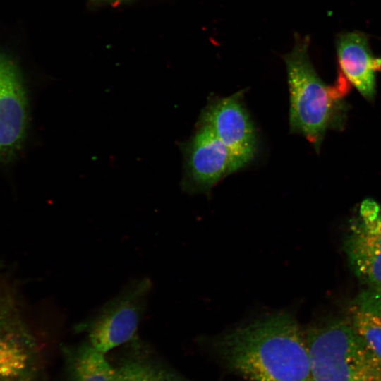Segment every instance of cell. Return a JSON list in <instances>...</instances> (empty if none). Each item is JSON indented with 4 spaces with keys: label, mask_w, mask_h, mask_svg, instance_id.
<instances>
[{
    "label": "cell",
    "mask_w": 381,
    "mask_h": 381,
    "mask_svg": "<svg viewBox=\"0 0 381 381\" xmlns=\"http://www.w3.org/2000/svg\"><path fill=\"white\" fill-rule=\"evenodd\" d=\"M37 346L20 315L0 322V381H36Z\"/></svg>",
    "instance_id": "9"
},
{
    "label": "cell",
    "mask_w": 381,
    "mask_h": 381,
    "mask_svg": "<svg viewBox=\"0 0 381 381\" xmlns=\"http://www.w3.org/2000/svg\"><path fill=\"white\" fill-rule=\"evenodd\" d=\"M66 381H113L116 368L87 341L63 349Z\"/></svg>",
    "instance_id": "11"
},
{
    "label": "cell",
    "mask_w": 381,
    "mask_h": 381,
    "mask_svg": "<svg viewBox=\"0 0 381 381\" xmlns=\"http://www.w3.org/2000/svg\"><path fill=\"white\" fill-rule=\"evenodd\" d=\"M309 45L308 37L296 35L283 59L290 94V131L305 137L318 152L326 132L345 125L348 107L344 97L350 83L340 72L334 85L325 84L310 59Z\"/></svg>",
    "instance_id": "2"
},
{
    "label": "cell",
    "mask_w": 381,
    "mask_h": 381,
    "mask_svg": "<svg viewBox=\"0 0 381 381\" xmlns=\"http://www.w3.org/2000/svg\"><path fill=\"white\" fill-rule=\"evenodd\" d=\"M28 125V105L20 66L0 46V162L8 163L19 153Z\"/></svg>",
    "instance_id": "7"
},
{
    "label": "cell",
    "mask_w": 381,
    "mask_h": 381,
    "mask_svg": "<svg viewBox=\"0 0 381 381\" xmlns=\"http://www.w3.org/2000/svg\"><path fill=\"white\" fill-rule=\"evenodd\" d=\"M381 299V298H380Z\"/></svg>",
    "instance_id": "16"
},
{
    "label": "cell",
    "mask_w": 381,
    "mask_h": 381,
    "mask_svg": "<svg viewBox=\"0 0 381 381\" xmlns=\"http://www.w3.org/2000/svg\"><path fill=\"white\" fill-rule=\"evenodd\" d=\"M349 315L358 334L381 359V299L365 292L351 307Z\"/></svg>",
    "instance_id": "12"
},
{
    "label": "cell",
    "mask_w": 381,
    "mask_h": 381,
    "mask_svg": "<svg viewBox=\"0 0 381 381\" xmlns=\"http://www.w3.org/2000/svg\"><path fill=\"white\" fill-rule=\"evenodd\" d=\"M147 381H186L172 370L152 363V368Z\"/></svg>",
    "instance_id": "15"
},
{
    "label": "cell",
    "mask_w": 381,
    "mask_h": 381,
    "mask_svg": "<svg viewBox=\"0 0 381 381\" xmlns=\"http://www.w3.org/2000/svg\"><path fill=\"white\" fill-rule=\"evenodd\" d=\"M344 250L365 292L381 298V204L371 198L360 204L349 220Z\"/></svg>",
    "instance_id": "5"
},
{
    "label": "cell",
    "mask_w": 381,
    "mask_h": 381,
    "mask_svg": "<svg viewBox=\"0 0 381 381\" xmlns=\"http://www.w3.org/2000/svg\"><path fill=\"white\" fill-rule=\"evenodd\" d=\"M19 315L14 294L3 283L0 272V322Z\"/></svg>",
    "instance_id": "14"
},
{
    "label": "cell",
    "mask_w": 381,
    "mask_h": 381,
    "mask_svg": "<svg viewBox=\"0 0 381 381\" xmlns=\"http://www.w3.org/2000/svg\"><path fill=\"white\" fill-rule=\"evenodd\" d=\"M212 356L249 381H310L303 332L290 311L258 316L207 339Z\"/></svg>",
    "instance_id": "1"
},
{
    "label": "cell",
    "mask_w": 381,
    "mask_h": 381,
    "mask_svg": "<svg viewBox=\"0 0 381 381\" xmlns=\"http://www.w3.org/2000/svg\"><path fill=\"white\" fill-rule=\"evenodd\" d=\"M337 51L341 72L366 100L373 102L375 73L381 71V59L373 56L367 37L358 32L341 34L337 40Z\"/></svg>",
    "instance_id": "10"
},
{
    "label": "cell",
    "mask_w": 381,
    "mask_h": 381,
    "mask_svg": "<svg viewBox=\"0 0 381 381\" xmlns=\"http://www.w3.org/2000/svg\"><path fill=\"white\" fill-rule=\"evenodd\" d=\"M135 353L128 356L116 368L113 381H147L152 363L140 353V344L137 339L133 340Z\"/></svg>",
    "instance_id": "13"
},
{
    "label": "cell",
    "mask_w": 381,
    "mask_h": 381,
    "mask_svg": "<svg viewBox=\"0 0 381 381\" xmlns=\"http://www.w3.org/2000/svg\"><path fill=\"white\" fill-rule=\"evenodd\" d=\"M184 172L181 186L189 193L209 194L223 178L245 167L205 126L181 146Z\"/></svg>",
    "instance_id": "6"
},
{
    "label": "cell",
    "mask_w": 381,
    "mask_h": 381,
    "mask_svg": "<svg viewBox=\"0 0 381 381\" xmlns=\"http://www.w3.org/2000/svg\"><path fill=\"white\" fill-rule=\"evenodd\" d=\"M310 381H381V359L348 320L315 325L303 332Z\"/></svg>",
    "instance_id": "3"
},
{
    "label": "cell",
    "mask_w": 381,
    "mask_h": 381,
    "mask_svg": "<svg viewBox=\"0 0 381 381\" xmlns=\"http://www.w3.org/2000/svg\"><path fill=\"white\" fill-rule=\"evenodd\" d=\"M152 286L147 277L131 280L77 328L87 332V342L103 355L131 342L136 337Z\"/></svg>",
    "instance_id": "4"
},
{
    "label": "cell",
    "mask_w": 381,
    "mask_h": 381,
    "mask_svg": "<svg viewBox=\"0 0 381 381\" xmlns=\"http://www.w3.org/2000/svg\"><path fill=\"white\" fill-rule=\"evenodd\" d=\"M198 123L207 127L243 163L248 164L257 152L256 131L243 102V92L210 101Z\"/></svg>",
    "instance_id": "8"
}]
</instances>
